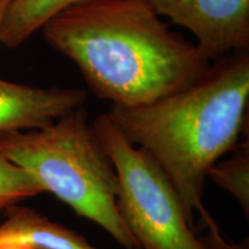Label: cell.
<instances>
[{"mask_svg": "<svg viewBox=\"0 0 249 249\" xmlns=\"http://www.w3.org/2000/svg\"><path fill=\"white\" fill-rule=\"evenodd\" d=\"M208 177L214 183L231 194L240 204L246 217L249 214V144L236 145L233 155L227 160L216 163Z\"/></svg>", "mask_w": 249, "mask_h": 249, "instance_id": "8", "label": "cell"}, {"mask_svg": "<svg viewBox=\"0 0 249 249\" xmlns=\"http://www.w3.org/2000/svg\"><path fill=\"white\" fill-rule=\"evenodd\" d=\"M148 0H89L48 21L43 36L101 99L139 107L192 86L210 59L174 33Z\"/></svg>", "mask_w": 249, "mask_h": 249, "instance_id": "1", "label": "cell"}, {"mask_svg": "<svg viewBox=\"0 0 249 249\" xmlns=\"http://www.w3.org/2000/svg\"><path fill=\"white\" fill-rule=\"evenodd\" d=\"M89 0H11L0 24V43L15 49L71 6Z\"/></svg>", "mask_w": 249, "mask_h": 249, "instance_id": "7", "label": "cell"}, {"mask_svg": "<svg viewBox=\"0 0 249 249\" xmlns=\"http://www.w3.org/2000/svg\"><path fill=\"white\" fill-rule=\"evenodd\" d=\"M44 193L37 180L0 152V211Z\"/></svg>", "mask_w": 249, "mask_h": 249, "instance_id": "9", "label": "cell"}, {"mask_svg": "<svg viewBox=\"0 0 249 249\" xmlns=\"http://www.w3.org/2000/svg\"><path fill=\"white\" fill-rule=\"evenodd\" d=\"M249 51L218 58L192 86L139 107L111 105L107 113L126 139L147 150L178 192L187 219L207 211L209 171L233 151L247 124Z\"/></svg>", "mask_w": 249, "mask_h": 249, "instance_id": "2", "label": "cell"}, {"mask_svg": "<svg viewBox=\"0 0 249 249\" xmlns=\"http://www.w3.org/2000/svg\"><path fill=\"white\" fill-rule=\"evenodd\" d=\"M160 15L195 36L210 60L249 51V0H148Z\"/></svg>", "mask_w": 249, "mask_h": 249, "instance_id": "5", "label": "cell"}, {"mask_svg": "<svg viewBox=\"0 0 249 249\" xmlns=\"http://www.w3.org/2000/svg\"><path fill=\"white\" fill-rule=\"evenodd\" d=\"M87 91L36 88L0 79V132L39 129L85 105Z\"/></svg>", "mask_w": 249, "mask_h": 249, "instance_id": "6", "label": "cell"}, {"mask_svg": "<svg viewBox=\"0 0 249 249\" xmlns=\"http://www.w3.org/2000/svg\"><path fill=\"white\" fill-rule=\"evenodd\" d=\"M0 152L124 249H140L118 209V176L86 108L48 127L0 132Z\"/></svg>", "mask_w": 249, "mask_h": 249, "instance_id": "3", "label": "cell"}, {"mask_svg": "<svg viewBox=\"0 0 249 249\" xmlns=\"http://www.w3.org/2000/svg\"><path fill=\"white\" fill-rule=\"evenodd\" d=\"M202 231H196L200 249H248V241L242 245L230 244L224 239L219 227L208 211L200 214Z\"/></svg>", "mask_w": 249, "mask_h": 249, "instance_id": "10", "label": "cell"}, {"mask_svg": "<svg viewBox=\"0 0 249 249\" xmlns=\"http://www.w3.org/2000/svg\"><path fill=\"white\" fill-rule=\"evenodd\" d=\"M118 176V209L140 249H200L178 192L147 150L130 143L107 112L92 121Z\"/></svg>", "mask_w": 249, "mask_h": 249, "instance_id": "4", "label": "cell"}, {"mask_svg": "<svg viewBox=\"0 0 249 249\" xmlns=\"http://www.w3.org/2000/svg\"><path fill=\"white\" fill-rule=\"evenodd\" d=\"M9 2H11V0H0V24H1L2 18H4Z\"/></svg>", "mask_w": 249, "mask_h": 249, "instance_id": "11", "label": "cell"}]
</instances>
